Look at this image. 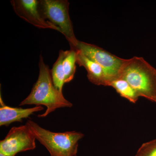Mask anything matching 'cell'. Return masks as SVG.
I'll return each mask as SVG.
<instances>
[{"instance_id":"obj_1","label":"cell","mask_w":156,"mask_h":156,"mask_svg":"<svg viewBox=\"0 0 156 156\" xmlns=\"http://www.w3.org/2000/svg\"><path fill=\"white\" fill-rule=\"evenodd\" d=\"M39 74L34 84L30 94L20 104L19 106L35 105H44L47 110L44 114L38 117H47L56 109L71 108L73 104L65 98L62 92L58 91L53 85L49 66L44 62V58L40 55L39 62Z\"/></svg>"},{"instance_id":"obj_2","label":"cell","mask_w":156,"mask_h":156,"mask_svg":"<svg viewBox=\"0 0 156 156\" xmlns=\"http://www.w3.org/2000/svg\"><path fill=\"white\" fill-rule=\"evenodd\" d=\"M119 78L127 81L139 97L156 103V69L143 57L124 59Z\"/></svg>"},{"instance_id":"obj_3","label":"cell","mask_w":156,"mask_h":156,"mask_svg":"<svg viewBox=\"0 0 156 156\" xmlns=\"http://www.w3.org/2000/svg\"><path fill=\"white\" fill-rule=\"evenodd\" d=\"M26 124L36 139L48 150L50 156H76L79 140L84 136L83 133L76 131L52 132L31 120H28Z\"/></svg>"},{"instance_id":"obj_4","label":"cell","mask_w":156,"mask_h":156,"mask_svg":"<svg viewBox=\"0 0 156 156\" xmlns=\"http://www.w3.org/2000/svg\"><path fill=\"white\" fill-rule=\"evenodd\" d=\"M67 0L39 1L38 9L42 17L58 27L69 43L71 49H75L78 41L75 35Z\"/></svg>"},{"instance_id":"obj_5","label":"cell","mask_w":156,"mask_h":156,"mask_svg":"<svg viewBox=\"0 0 156 156\" xmlns=\"http://www.w3.org/2000/svg\"><path fill=\"white\" fill-rule=\"evenodd\" d=\"M73 49L79 50L103 67L106 72L108 86L112 81L119 78V73L125 59L115 56L96 45L80 41Z\"/></svg>"},{"instance_id":"obj_6","label":"cell","mask_w":156,"mask_h":156,"mask_svg":"<svg viewBox=\"0 0 156 156\" xmlns=\"http://www.w3.org/2000/svg\"><path fill=\"white\" fill-rule=\"evenodd\" d=\"M35 137L26 124L11 128L5 139L0 141V153L14 156L18 153L33 150L36 148Z\"/></svg>"},{"instance_id":"obj_7","label":"cell","mask_w":156,"mask_h":156,"mask_svg":"<svg viewBox=\"0 0 156 156\" xmlns=\"http://www.w3.org/2000/svg\"><path fill=\"white\" fill-rule=\"evenodd\" d=\"M11 5L16 14L27 22L41 29H51L60 31L58 27L42 17L37 0H12Z\"/></svg>"},{"instance_id":"obj_8","label":"cell","mask_w":156,"mask_h":156,"mask_svg":"<svg viewBox=\"0 0 156 156\" xmlns=\"http://www.w3.org/2000/svg\"><path fill=\"white\" fill-rule=\"evenodd\" d=\"M0 126H9L14 122H22L23 119L28 118L30 115L44 109L41 105L28 108H14L8 106L4 103L0 96Z\"/></svg>"},{"instance_id":"obj_9","label":"cell","mask_w":156,"mask_h":156,"mask_svg":"<svg viewBox=\"0 0 156 156\" xmlns=\"http://www.w3.org/2000/svg\"><path fill=\"white\" fill-rule=\"evenodd\" d=\"M76 50L77 52L76 63L80 66H83L87 70V77L89 81L97 86H108L106 72L103 67L88 58L79 50Z\"/></svg>"},{"instance_id":"obj_10","label":"cell","mask_w":156,"mask_h":156,"mask_svg":"<svg viewBox=\"0 0 156 156\" xmlns=\"http://www.w3.org/2000/svg\"><path fill=\"white\" fill-rule=\"evenodd\" d=\"M67 52L68 50L59 51L58 58L50 70L53 85L57 90L61 92H62V87L65 84L63 62Z\"/></svg>"},{"instance_id":"obj_11","label":"cell","mask_w":156,"mask_h":156,"mask_svg":"<svg viewBox=\"0 0 156 156\" xmlns=\"http://www.w3.org/2000/svg\"><path fill=\"white\" fill-rule=\"evenodd\" d=\"M110 87H112L122 97L125 98L133 103H136L139 96L128 82L119 78L112 81Z\"/></svg>"},{"instance_id":"obj_12","label":"cell","mask_w":156,"mask_h":156,"mask_svg":"<svg viewBox=\"0 0 156 156\" xmlns=\"http://www.w3.org/2000/svg\"><path fill=\"white\" fill-rule=\"evenodd\" d=\"M76 50L73 49L68 50L63 62L65 83H69L73 79L76 73Z\"/></svg>"},{"instance_id":"obj_13","label":"cell","mask_w":156,"mask_h":156,"mask_svg":"<svg viewBox=\"0 0 156 156\" xmlns=\"http://www.w3.org/2000/svg\"><path fill=\"white\" fill-rule=\"evenodd\" d=\"M134 156H156V139L144 143Z\"/></svg>"},{"instance_id":"obj_14","label":"cell","mask_w":156,"mask_h":156,"mask_svg":"<svg viewBox=\"0 0 156 156\" xmlns=\"http://www.w3.org/2000/svg\"><path fill=\"white\" fill-rule=\"evenodd\" d=\"M0 156H11L7 155H5V154H3L2 153H0Z\"/></svg>"}]
</instances>
